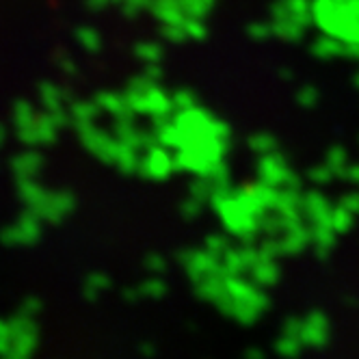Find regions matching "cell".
I'll use <instances>...</instances> for the list:
<instances>
[{
    "label": "cell",
    "instance_id": "obj_1",
    "mask_svg": "<svg viewBox=\"0 0 359 359\" xmlns=\"http://www.w3.org/2000/svg\"><path fill=\"white\" fill-rule=\"evenodd\" d=\"M39 234V225L35 219H22L18 221L13 227H9L5 232V241L13 243V245H27L31 241H35Z\"/></svg>",
    "mask_w": 359,
    "mask_h": 359
}]
</instances>
